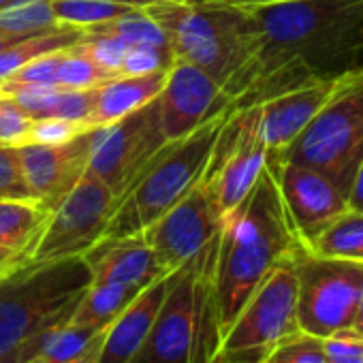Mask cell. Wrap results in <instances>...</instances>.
<instances>
[{
    "instance_id": "obj_32",
    "label": "cell",
    "mask_w": 363,
    "mask_h": 363,
    "mask_svg": "<svg viewBox=\"0 0 363 363\" xmlns=\"http://www.w3.org/2000/svg\"><path fill=\"white\" fill-rule=\"evenodd\" d=\"M175 62L171 48H154V45H130L126 50L120 75L122 77H141L160 71H169Z\"/></svg>"
},
{
    "instance_id": "obj_4",
    "label": "cell",
    "mask_w": 363,
    "mask_h": 363,
    "mask_svg": "<svg viewBox=\"0 0 363 363\" xmlns=\"http://www.w3.org/2000/svg\"><path fill=\"white\" fill-rule=\"evenodd\" d=\"M92 284L84 257L24 261L0 276V363H24L41 340L71 320Z\"/></svg>"
},
{
    "instance_id": "obj_35",
    "label": "cell",
    "mask_w": 363,
    "mask_h": 363,
    "mask_svg": "<svg viewBox=\"0 0 363 363\" xmlns=\"http://www.w3.org/2000/svg\"><path fill=\"white\" fill-rule=\"evenodd\" d=\"M92 105H94V88L92 90H60L58 88L54 103L45 118H65V120H73L86 126Z\"/></svg>"
},
{
    "instance_id": "obj_41",
    "label": "cell",
    "mask_w": 363,
    "mask_h": 363,
    "mask_svg": "<svg viewBox=\"0 0 363 363\" xmlns=\"http://www.w3.org/2000/svg\"><path fill=\"white\" fill-rule=\"evenodd\" d=\"M24 261H26V259H24L22 255H18L16 250H11V248H7V246L0 244V276H5L7 272L16 269V267L22 265Z\"/></svg>"
},
{
    "instance_id": "obj_42",
    "label": "cell",
    "mask_w": 363,
    "mask_h": 363,
    "mask_svg": "<svg viewBox=\"0 0 363 363\" xmlns=\"http://www.w3.org/2000/svg\"><path fill=\"white\" fill-rule=\"evenodd\" d=\"M225 3H231V5H238V7H246V9H255V7H267V5L293 3V0H225Z\"/></svg>"
},
{
    "instance_id": "obj_10",
    "label": "cell",
    "mask_w": 363,
    "mask_h": 363,
    "mask_svg": "<svg viewBox=\"0 0 363 363\" xmlns=\"http://www.w3.org/2000/svg\"><path fill=\"white\" fill-rule=\"evenodd\" d=\"M267 156L259 133V107H231L201 177V186L223 218L250 193Z\"/></svg>"
},
{
    "instance_id": "obj_16",
    "label": "cell",
    "mask_w": 363,
    "mask_h": 363,
    "mask_svg": "<svg viewBox=\"0 0 363 363\" xmlns=\"http://www.w3.org/2000/svg\"><path fill=\"white\" fill-rule=\"evenodd\" d=\"M94 139L96 128L86 130L62 145H18V156L30 197L52 212L88 173Z\"/></svg>"
},
{
    "instance_id": "obj_19",
    "label": "cell",
    "mask_w": 363,
    "mask_h": 363,
    "mask_svg": "<svg viewBox=\"0 0 363 363\" xmlns=\"http://www.w3.org/2000/svg\"><path fill=\"white\" fill-rule=\"evenodd\" d=\"M169 274L154 280L124 308V312L105 329L99 363H133L143 346L158 308L164 299Z\"/></svg>"
},
{
    "instance_id": "obj_37",
    "label": "cell",
    "mask_w": 363,
    "mask_h": 363,
    "mask_svg": "<svg viewBox=\"0 0 363 363\" xmlns=\"http://www.w3.org/2000/svg\"><path fill=\"white\" fill-rule=\"evenodd\" d=\"M65 52V50H62ZM62 52L43 54L24 67H20L11 77L0 82V86H22V84H39V86H56V69Z\"/></svg>"
},
{
    "instance_id": "obj_39",
    "label": "cell",
    "mask_w": 363,
    "mask_h": 363,
    "mask_svg": "<svg viewBox=\"0 0 363 363\" xmlns=\"http://www.w3.org/2000/svg\"><path fill=\"white\" fill-rule=\"evenodd\" d=\"M348 208L354 212H363V156L354 169L350 191H348Z\"/></svg>"
},
{
    "instance_id": "obj_20",
    "label": "cell",
    "mask_w": 363,
    "mask_h": 363,
    "mask_svg": "<svg viewBox=\"0 0 363 363\" xmlns=\"http://www.w3.org/2000/svg\"><path fill=\"white\" fill-rule=\"evenodd\" d=\"M167 71L141 77H111L94 88V105L86 122L88 128L109 126L152 103L164 84Z\"/></svg>"
},
{
    "instance_id": "obj_9",
    "label": "cell",
    "mask_w": 363,
    "mask_h": 363,
    "mask_svg": "<svg viewBox=\"0 0 363 363\" xmlns=\"http://www.w3.org/2000/svg\"><path fill=\"white\" fill-rule=\"evenodd\" d=\"M295 269L299 329L316 337L352 329L363 291V263L318 257L303 248Z\"/></svg>"
},
{
    "instance_id": "obj_33",
    "label": "cell",
    "mask_w": 363,
    "mask_h": 363,
    "mask_svg": "<svg viewBox=\"0 0 363 363\" xmlns=\"http://www.w3.org/2000/svg\"><path fill=\"white\" fill-rule=\"evenodd\" d=\"M35 118L28 116L11 96L0 94V145L18 147L28 143Z\"/></svg>"
},
{
    "instance_id": "obj_46",
    "label": "cell",
    "mask_w": 363,
    "mask_h": 363,
    "mask_svg": "<svg viewBox=\"0 0 363 363\" xmlns=\"http://www.w3.org/2000/svg\"><path fill=\"white\" fill-rule=\"evenodd\" d=\"M16 3H22V0H0V11L11 7V5H16Z\"/></svg>"
},
{
    "instance_id": "obj_13",
    "label": "cell",
    "mask_w": 363,
    "mask_h": 363,
    "mask_svg": "<svg viewBox=\"0 0 363 363\" xmlns=\"http://www.w3.org/2000/svg\"><path fill=\"white\" fill-rule=\"evenodd\" d=\"M295 235L308 248L348 210V191L333 177L306 164L267 156Z\"/></svg>"
},
{
    "instance_id": "obj_38",
    "label": "cell",
    "mask_w": 363,
    "mask_h": 363,
    "mask_svg": "<svg viewBox=\"0 0 363 363\" xmlns=\"http://www.w3.org/2000/svg\"><path fill=\"white\" fill-rule=\"evenodd\" d=\"M327 363H363V337L352 329L323 337Z\"/></svg>"
},
{
    "instance_id": "obj_21",
    "label": "cell",
    "mask_w": 363,
    "mask_h": 363,
    "mask_svg": "<svg viewBox=\"0 0 363 363\" xmlns=\"http://www.w3.org/2000/svg\"><path fill=\"white\" fill-rule=\"evenodd\" d=\"M50 214L52 212L35 199H0V244L28 261Z\"/></svg>"
},
{
    "instance_id": "obj_44",
    "label": "cell",
    "mask_w": 363,
    "mask_h": 363,
    "mask_svg": "<svg viewBox=\"0 0 363 363\" xmlns=\"http://www.w3.org/2000/svg\"><path fill=\"white\" fill-rule=\"evenodd\" d=\"M352 331L363 337V291H361V301H359V310H357V318H354Z\"/></svg>"
},
{
    "instance_id": "obj_18",
    "label": "cell",
    "mask_w": 363,
    "mask_h": 363,
    "mask_svg": "<svg viewBox=\"0 0 363 363\" xmlns=\"http://www.w3.org/2000/svg\"><path fill=\"white\" fill-rule=\"evenodd\" d=\"M84 261L90 267L92 282L99 284H126L145 289L154 280L171 274L158 263L143 233L103 238L84 255Z\"/></svg>"
},
{
    "instance_id": "obj_22",
    "label": "cell",
    "mask_w": 363,
    "mask_h": 363,
    "mask_svg": "<svg viewBox=\"0 0 363 363\" xmlns=\"http://www.w3.org/2000/svg\"><path fill=\"white\" fill-rule=\"evenodd\" d=\"M139 293L141 289L137 286L92 282L77 303L71 323L88 327L92 331H105Z\"/></svg>"
},
{
    "instance_id": "obj_14",
    "label": "cell",
    "mask_w": 363,
    "mask_h": 363,
    "mask_svg": "<svg viewBox=\"0 0 363 363\" xmlns=\"http://www.w3.org/2000/svg\"><path fill=\"white\" fill-rule=\"evenodd\" d=\"M223 223V214L199 182L184 199L152 223L143 231V238L158 263L167 272H173L214 242L220 235Z\"/></svg>"
},
{
    "instance_id": "obj_11",
    "label": "cell",
    "mask_w": 363,
    "mask_h": 363,
    "mask_svg": "<svg viewBox=\"0 0 363 363\" xmlns=\"http://www.w3.org/2000/svg\"><path fill=\"white\" fill-rule=\"evenodd\" d=\"M116 208L118 199L109 186L86 173L77 186L52 210L28 261L48 263L84 257L107 235Z\"/></svg>"
},
{
    "instance_id": "obj_30",
    "label": "cell",
    "mask_w": 363,
    "mask_h": 363,
    "mask_svg": "<svg viewBox=\"0 0 363 363\" xmlns=\"http://www.w3.org/2000/svg\"><path fill=\"white\" fill-rule=\"evenodd\" d=\"M77 48L111 79L120 75L126 50L130 45H126L122 39L111 37V35H96V33H86V37L77 43Z\"/></svg>"
},
{
    "instance_id": "obj_3",
    "label": "cell",
    "mask_w": 363,
    "mask_h": 363,
    "mask_svg": "<svg viewBox=\"0 0 363 363\" xmlns=\"http://www.w3.org/2000/svg\"><path fill=\"white\" fill-rule=\"evenodd\" d=\"M167 35L175 60L208 73L235 103L250 86L261 35L250 9L225 0L143 7Z\"/></svg>"
},
{
    "instance_id": "obj_29",
    "label": "cell",
    "mask_w": 363,
    "mask_h": 363,
    "mask_svg": "<svg viewBox=\"0 0 363 363\" xmlns=\"http://www.w3.org/2000/svg\"><path fill=\"white\" fill-rule=\"evenodd\" d=\"M109 79L77 45L60 54L56 69V88L60 90H92Z\"/></svg>"
},
{
    "instance_id": "obj_17",
    "label": "cell",
    "mask_w": 363,
    "mask_h": 363,
    "mask_svg": "<svg viewBox=\"0 0 363 363\" xmlns=\"http://www.w3.org/2000/svg\"><path fill=\"white\" fill-rule=\"evenodd\" d=\"M344 75L301 84L257 105L259 133L269 154L282 152L297 139V135L335 92Z\"/></svg>"
},
{
    "instance_id": "obj_31",
    "label": "cell",
    "mask_w": 363,
    "mask_h": 363,
    "mask_svg": "<svg viewBox=\"0 0 363 363\" xmlns=\"http://www.w3.org/2000/svg\"><path fill=\"white\" fill-rule=\"evenodd\" d=\"M263 363H327L323 337L299 331L278 344Z\"/></svg>"
},
{
    "instance_id": "obj_45",
    "label": "cell",
    "mask_w": 363,
    "mask_h": 363,
    "mask_svg": "<svg viewBox=\"0 0 363 363\" xmlns=\"http://www.w3.org/2000/svg\"><path fill=\"white\" fill-rule=\"evenodd\" d=\"M18 41H22L20 37H9V35H3L0 33V52H5L7 48H11L13 43H18Z\"/></svg>"
},
{
    "instance_id": "obj_12",
    "label": "cell",
    "mask_w": 363,
    "mask_h": 363,
    "mask_svg": "<svg viewBox=\"0 0 363 363\" xmlns=\"http://www.w3.org/2000/svg\"><path fill=\"white\" fill-rule=\"evenodd\" d=\"M156 99L135 113L96 128L88 173L99 177L120 201L145 164L167 145Z\"/></svg>"
},
{
    "instance_id": "obj_6",
    "label": "cell",
    "mask_w": 363,
    "mask_h": 363,
    "mask_svg": "<svg viewBox=\"0 0 363 363\" xmlns=\"http://www.w3.org/2000/svg\"><path fill=\"white\" fill-rule=\"evenodd\" d=\"M229 111L231 107L201 124L191 135L169 141L145 164L133 186L118 201L105 238L143 233L199 184Z\"/></svg>"
},
{
    "instance_id": "obj_7",
    "label": "cell",
    "mask_w": 363,
    "mask_h": 363,
    "mask_svg": "<svg viewBox=\"0 0 363 363\" xmlns=\"http://www.w3.org/2000/svg\"><path fill=\"white\" fill-rule=\"evenodd\" d=\"M269 156L323 171L350 191L354 169L363 156V67L346 73L297 139Z\"/></svg>"
},
{
    "instance_id": "obj_15",
    "label": "cell",
    "mask_w": 363,
    "mask_h": 363,
    "mask_svg": "<svg viewBox=\"0 0 363 363\" xmlns=\"http://www.w3.org/2000/svg\"><path fill=\"white\" fill-rule=\"evenodd\" d=\"M156 103L167 141L191 135L201 124L231 107V99L223 88L208 73L184 60H175L171 65Z\"/></svg>"
},
{
    "instance_id": "obj_1",
    "label": "cell",
    "mask_w": 363,
    "mask_h": 363,
    "mask_svg": "<svg viewBox=\"0 0 363 363\" xmlns=\"http://www.w3.org/2000/svg\"><path fill=\"white\" fill-rule=\"evenodd\" d=\"M250 11L261 48L252 82L233 109L363 67V0H293Z\"/></svg>"
},
{
    "instance_id": "obj_26",
    "label": "cell",
    "mask_w": 363,
    "mask_h": 363,
    "mask_svg": "<svg viewBox=\"0 0 363 363\" xmlns=\"http://www.w3.org/2000/svg\"><path fill=\"white\" fill-rule=\"evenodd\" d=\"M62 26L56 22L50 0H22L0 11V33L9 37L28 39Z\"/></svg>"
},
{
    "instance_id": "obj_5",
    "label": "cell",
    "mask_w": 363,
    "mask_h": 363,
    "mask_svg": "<svg viewBox=\"0 0 363 363\" xmlns=\"http://www.w3.org/2000/svg\"><path fill=\"white\" fill-rule=\"evenodd\" d=\"M220 235L169 274L164 299L133 363H212L218 346L214 265Z\"/></svg>"
},
{
    "instance_id": "obj_43",
    "label": "cell",
    "mask_w": 363,
    "mask_h": 363,
    "mask_svg": "<svg viewBox=\"0 0 363 363\" xmlns=\"http://www.w3.org/2000/svg\"><path fill=\"white\" fill-rule=\"evenodd\" d=\"M120 3H126L130 7H150V5H160V3H208V0H120Z\"/></svg>"
},
{
    "instance_id": "obj_36",
    "label": "cell",
    "mask_w": 363,
    "mask_h": 363,
    "mask_svg": "<svg viewBox=\"0 0 363 363\" xmlns=\"http://www.w3.org/2000/svg\"><path fill=\"white\" fill-rule=\"evenodd\" d=\"M0 199H33L22 173L18 147L0 145Z\"/></svg>"
},
{
    "instance_id": "obj_8",
    "label": "cell",
    "mask_w": 363,
    "mask_h": 363,
    "mask_svg": "<svg viewBox=\"0 0 363 363\" xmlns=\"http://www.w3.org/2000/svg\"><path fill=\"white\" fill-rule=\"evenodd\" d=\"M297 255L276 265L255 289L223 333L212 363H263L278 344L301 331L297 323Z\"/></svg>"
},
{
    "instance_id": "obj_28",
    "label": "cell",
    "mask_w": 363,
    "mask_h": 363,
    "mask_svg": "<svg viewBox=\"0 0 363 363\" xmlns=\"http://www.w3.org/2000/svg\"><path fill=\"white\" fill-rule=\"evenodd\" d=\"M101 331H92L88 327L75 325L67 320L65 325L52 329L39 344L33 357H37L43 363H65L73 357H77Z\"/></svg>"
},
{
    "instance_id": "obj_34",
    "label": "cell",
    "mask_w": 363,
    "mask_h": 363,
    "mask_svg": "<svg viewBox=\"0 0 363 363\" xmlns=\"http://www.w3.org/2000/svg\"><path fill=\"white\" fill-rule=\"evenodd\" d=\"M86 128L79 122L65 120V118H37L30 126L28 143H41V145H62L73 141L75 137L84 135Z\"/></svg>"
},
{
    "instance_id": "obj_40",
    "label": "cell",
    "mask_w": 363,
    "mask_h": 363,
    "mask_svg": "<svg viewBox=\"0 0 363 363\" xmlns=\"http://www.w3.org/2000/svg\"><path fill=\"white\" fill-rule=\"evenodd\" d=\"M103 337H105V331H101L77 357L65 361V363H99V357H101V346H103Z\"/></svg>"
},
{
    "instance_id": "obj_2",
    "label": "cell",
    "mask_w": 363,
    "mask_h": 363,
    "mask_svg": "<svg viewBox=\"0 0 363 363\" xmlns=\"http://www.w3.org/2000/svg\"><path fill=\"white\" fill-rule=\"evenodd\" d=\"M306 248L293 231L269 164L250 193L225 216L214 265L218 342L255 289L284 259Z\"/></svg>"
},
{
    "instance_id": "obj_23",
    "label": "cell",
    "mask_w": 363,
    "mask_h": 363,
    "mask_svg": "<svg viewBox=\"0 0 363 363\" xmlns=\"http://www.w3.org/2000/svg\"><path fill=\"white\" fill-rule=\"evenodd\" d=\"M84 37H86L84 28L56 26L52 30H45L41 35H35V37H28V39L13 43L5 52H0V82L11 77L26 62H30L43 54L69 50V48L77 45Z\"/></svg>"
},
{
    "instance_id": "obj_27",
    "label": "cell",
    "mask_w": 363,
    "mask_h": 363,
    "mask_svg": "<svg viewBox=\"0 0 363 363\" xmlns=\"http://www.w3.org/2000/svg\"><path fill=\"white\" fill-rule=\"evenodd\" d=\"M86 33L96 35H111L122 39L126 45H154V48H169L167 35L160 26L145 13V9H133L122 18H116L105 24H96L86 28Z\"/></svg>"
},
{
    "instance_id": "obj_25",
    "label": "cell",
    "mask_w": 363,
    "mask_h": 363,
    "mask_svg": "<svg viewBox=\"0 0 363 363\" xmlns=\"http://www.w3.org/2000/svg\"><path fill=\"white\" fill-rule=\"evenodd\" d=\"M50 3L58 24L84 30L122 18L133 9H139L120 3V0H50Z\"/></svg>"
},
{
    "instance_id": "obj_24",
    "label": "cell",
    "mask_w": 363,
    "mask_h": 363,
    "mask_svg": "<svg viewBox=\"0 0 363 363\" xmlns=\"http://www.w3.org/2000/svg\"><path fill=\"white\" fill-rule=\"evenodd\" d=\"M308 250L318 257L363 263V212L348 208L308 246Z\"/></svg>"
}]
</instances>
